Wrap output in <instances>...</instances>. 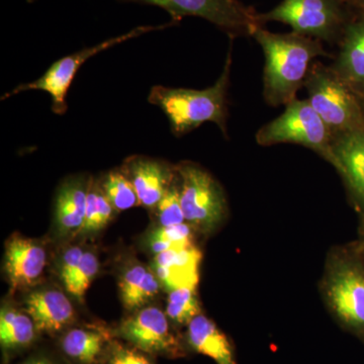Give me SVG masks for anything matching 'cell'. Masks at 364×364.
<instances>
[{
	"label": "cell",
	"mask_w": 364,
	"mask_h": 364,
	"mask_svg": "<svg viewBox=\"0 0 364 364\" xmlns=\"http://www.w3.org/2000/svg\"><path fill=\"white\" fill-rule=\"evenodd\" d=\"M252 37L264 53L263 97L272 107L296 100L313 60L328 55L320 40L294 32L274 33L260 26Z\"/></svg>",
	"instance_id": "1"
},
{
	"label": "cell",
	"mask_w": 364,
	"mask_h": 364,
	"mask_svg": "<svg viewBox=\"0 0 364 364\" xmlns=\"http://www.w3.org/2000/svg\"><path fill=\"white\" fill-rule=\"evenodd\" d=\"M231 48L221 76L210 87L196 90L155 85L151 88L148 102L164 112L173 135H186L210 122L217 124L228 138V90L233 60Z\"/></svg>",
	"instance_id": "2"
},
{
	"label": "cell",
	"mask_w": 364,
	"mask_h": 364,
	"mask_svg": "<svg viewBox=\"0 0 364 364\" xmlns=\"http://www.w3.org/2000/svg\"><path fill=\"white\" fill-rule=\"evenodd\" d=\"M304 86L308 90L309 102L327 124L333 138L364 130V114L358 98L331 66L313 63Z\"/></svg>",
	"instance_id": "3"
},
{
	"label": "cell",
	"mask_w": 364,
	"mask_h": 364,
	"mask_svg": "<svg viewBox=\"0 0 364 364\" xmlns=\"http://www.w3.org/2000/svg\"><path fill=\"white\" fill-rule=\"evenodd\" d=\"M260 146L293 143L315 151L335 164L331 132L313 109L308 100H294L286 105L284 114L264 124L255 135Z\"/></svg>",
	"instance_id": "4"
},
{
	"label": "cell",
	"mask_w": 364,
	"mask_h": 364,
	"mask_svg": "<svg viewBox=\"0 0 364 364\" xmlns=\"http://www.w3.org/2000/svg\"><path fill=\"white\" fill-rule=\"evenodd\" d=\"M346 2L343 0H282L265 14H259L262 25L279 21L293 32L331 43L343 38L348 26Z\"/></svg>",
	"instance_id": "5"
},
{
	"label": "cell",
	"mask_w": 364,
	"mask_h": 364,
	"mask_svg": "<svg viewBox=\"0 0 364 364\" xmlns=\"http://www.w3.org/2000/svg\"><path fill=\"white\" fill-rule=\"evenodd\" d=\"M176 25L177 23L171 21L168 23L160 26H136V28L129 31L128 33H123V35L105 40L100 44L92 46V47L85 48L80 51L68 55V56L63 57V58L59 59L58 61L54 62L37 80L16 86L13 90L6 93L1 97V100L13 97L18 93L23 92V91H45L51 97L53 112L61 116V114H65L67 109H68L66 97L69 88H70L79 69L86 61L95 57L98 53L111 49L114 46L122 44V43L127 42V41L135 39V38L140 37V36L145 35V33L155 32V31L164 30V28Z\"/></svg>",
	"instance_id": "6"
},
{
	"label": "cell",
	"mask_w": 364,
	"mask_h": 364,
	"mask_svg": "<svg viewBox=\"0 0 364 364\" xmlns=\"http://www.w3.org/2000/svg\"><path fill=\"white\" fill-rule=\"evenodd\" d=\"M123 4H139L160 7L178 23L186 16L210 21L227 33L230 39L252 37L260 26L259 14L239 0H117Z\"/></svg>",
	"instance_id": "7"
},
{
	"label": "cell",
	"mask_w": 364,
	"mask_h": 364,
	"mask_svg": "<svg viewBox=\"0 0 364 364\" xmlns=\"http://www.w3.org/2000/svg\"><path fill=\"white\" fill-rule=\"evenodd\" d=\"M181 179V202L186 221L203 231L215 229L224 219L226 198L214 177L191 162L176 167Z\"/></svg>",
	"instance_id": "8"
},
{
	"label": "cell",
	"mask_w": 364,
	"mask_h": 364,
	"mask_svg": "<svg viewBox=\"0 0 364 364\" xmlns=\"http://www.w3.org/2000/svg\"><path fill=\"white\" fill-rule=\"evenodd\" d=\"M168 318L160 309L149 306L124 318L112 330V335L152 358H183L186 354V346L172 331Z\"/></svg>",
	"instance_id": "9"
},
{
	"label": "cell",
	"mask_w": 364,
	"mask_h": 364,
	"mask_svg": "<svg viewBox=\"0 0 364 364\" xmlns=\"http://www.w3.org/2000/svg\"><path fill=\"white\" fill-rule=\"evenodd\" d=\"M328 303L345 325L364 330V270L356 263L335 261L325 284Z\"/></svg>",
	"instance_id": "10"
},
{
	"label": "cell",
	"mask_w": 364,
	"mask_h": 364,
	"mask_svg": "<svg viewBox=\"0 0 364 364\" xmlns=\"http://www.w3.org/2000/svg\"><path fill=\"white\" fill-rule=\"evenodd\" d=\"M47 265V251L39 242L14 234L6 242V272L11 289L33 287Z\"/></svg>",
	"instance_id": "11"
},
{
	"label": "cell",
	"mask_w": 364,
	"mask_h": 364,
	"mask_svg": "<svg viewBox=\"0 0 364 364\" xmlns=\"http://www.w3.org/2000/svg\"><path fill=\"white\" fill-rule=\"evenodd\" d=\"M123 171L131 179L140 205L153 208L173 183L176 169L160 160L133 156L124 163Z\"/></svg>",
	"instance_id": "12"
},
{
	"label": "cell",
	"mask_w": 364,
	"mask_h": 364,
	"mask_svg": "<svg viewBox=\"0 0 364 364\" xmlns=\"http://www.w3.org/2000/svg\"><path fill=\"white\" fill-rule=\"evenodd\" d=\"M26 313L41 334L56 336L75 322V311L65 294L57 289H43L26 296Z\"/></svg>",
	"instance_id": "13"
},
{
	"label": "cell",
	"mask_w": 364,
	"mask_h": 364,
	"mask_svg": "<svg viewBox=\"0 0 364 364\" xmlns=\"http://www.w3.org/2000/svg\"><path fill=\"white\" fill-rule=\"evenodd\" d=\"M202 253L195 245L181 250L158 253L154 259V273L167 291L196 289L200 282Z\"/></svg>",
	"instance_id": "14"
},
{
	"label": "cell",
	"mask_w": 364,
	"mask_h": 364,
	"mask_svg": "<svg viewBox=\"0 0 364 364\" xmlns=\"http://www.w3.org/2000/svg\"><path fill=\"white\" fill-rule=\"evenodd\" d=\"M102 326L70 327L59 335L60 351L72 364H100L105 349L114 339Z\"/></svg>",
	"instance_id": "15"
},
{
	"label": "cell",
	"mask_w": 364,
	"mask_h": 364,
	"mask_svg": "<svg viewBox=\"0 0 364 364\" xmlns=\"http://www.w3.org/2000/svg\"><path fill=\"white\" fill-rule=\"evenodd\" d=\"M92 179L75 176L60 186L55 205L56 225L61 236L78 235L85 219L88 191Z\"/></svg>",
	"instance_id": "16"
},
{
	"label": "cell",
	"mask_w": 364,
	"mask_h": 364,
	"mask_svg": "<svg viewBox=\"0 0 364 364\" xmlns=\"http://www.w3.org/2000/svg\"><path fill=\"white\" fill-rule=\"evenodd\" d=\"M332 150L334 166L343 174L354 196L364 207V130L335 136Z\"/></svg>",
	"instance_id": "17"
},
{
	"label": "cell",
	"mask_w": 364,
	"mask_h": 364,
	"mask_svg": "<svg viewBox=\"0 0 364 364\" xmlns=\"http://www.w3.org/2000/svg\"><path fill=\"white\" fill-rule=\"evenodd\" d=\"M186 342L191 350L212 358L217 364H237L226 334L205 316H196L188 325Z\"/></svg>",
	"instance_id": "18"
},
{
	"label": "cell",
	"mask_w": 364,
	"mask_h": 364,
	"mask_svg": "<svg viewBox=\"0 0 364 364\" xmlns=\"http://www.w3.org/2000/svg\"><path fill=\"white\" fill-rule=\"evenodd\" d=\"M41 333L28 313L2 308L0 313V346L4 361L28 350L38 341Z\"/></svg>",
	"instance_id": "19"
},
{
	"label": "cell",
	"mask_w": 364,
	"mask_h": 364,
	"mask_svg": "<svg viewBox=\"0 0 364 364\" xmlns=\"http://www.w3.org/2000/svg\"><path fill=\"white\" fill-rule=\"evenodd\" d=\"M332 69L352 90H364V18L347 26L341 52Z\"/></svg>",
	"instance_id": "20"
},
{
	"label": "cell",
	"mask_w": 364,
	"mask_h": 364,
	"mask_svg": "<svg viewBox=\"0 0 364 364\" xmlns=\"http://www.w3.org/2000/svg\"><path fill=\"white\" fill-rule=\"evenodd\" d=\"M160 282L155 273L143 265H133L119 279V287L124 308L134 310L154 298L159 291Z\"/></svg>",
	"instance_id": "21"
},
{
	"label": "cell",
	"mask_w": 364,
	"mask_h": 364,
	"mask_svg": "<svg viewBox=\"0 0 364 364\" xmlns=\"http://www.w3.org/2000/svg\"><path fill=\"white\" fill-rule=\"evenodd\" d=\"M100 186L116 212L130 210L140 205L136 189L123 169L109 172L100 182Z\"/></svg>",
	"instance_id": "22"
},
{
	"label": "cell",
	"mask_w": 364,
	"mask_h": 364,
	"mask_svg": "<svg viewBox=\"0 0 364 364\" xmlns=\"http://www.w3.org/2000/svg\"><path fill=\"white\" fill-rule=\"evenodd\" d=\"M196 289H178L170 291L166 315L178 325H186L200 315V308L196 298Z\"/></svg>",
	"instance_id": "23"
},
{
	"label": "cell",
	"mask_w": 364,
	"mask_h": 364,
	"mask_svg": "<svg viewBox=\"0 0 364 364\" xmlns=\"http://www.w3.org/2000/svg\"><path fill=\"white\" fill-rule=\"evenodd\" d=\"M98 269H100V262H98L97 255L95 253L85 251L77 269L74 272L70 282L65 287L67 291L78 301H82L91 282L97 274Z\"/></svg>",
	"instance_id": "24"
},
{
	"label": "cell",
	"mask_w": 364,
	"mask_h": 364,
	"mask_svg": "<svg viewBox=\"0 0 364 364\" xmlns=\"http://www.w3.org/2000/svg\"><path fill=\"white\" fill-rule=\"evenodd\" d=\"M152 356L133 345L114 338L107 345L100 364H154Z\"/></svg>",
	"instance_id": "25"
},
{
	"label": "cell",
	"mask_w": 364,
	"mask_h": 364,
	"mask_svg": "<svg viewBox=\"0 0 364 364\" xmlns=\"http://www.w3.org/2000/svg\"><path fill=\"white\" fill-rule=\"evenodd\" d=\"M157 215L160 226L170 227L183 224L186 221L181 202V188L173 182L158 203Z\"/></svg>",
	"instance_id": "26"
},
{
	"label": "cell",
	"mask_w": 364,
	"mask_h": 364,
	"mask_svg": "<svg viewBox=\"0 0 364 364\" xmlns=\"http://www.w3.org/2000/svg\"><path fill=\"white\" fill-rule=\"evenodd\" d=\"M151 238L171 242L181 249L193 245L191 228L186 223L176 226L160 227L151 235Z\"/></svg>",
	"instance_id": "27"
},
{
	"label": "cell",
	"mask_w": 364,
	"mask_h": 364,
	"mask_svg": "<svg viewBox=\"0 0 364 364\" xmlns=\"http://www.w3.org/2000/svg\"><path fill=\"white\" fill-rule=\"evenodd\" d=\"M83 253H85V250L79 246L68 248L64 253L63 258H62L61 272H60L64 286L66 287L69 284L74 272L77 269Z\"/></svg>",
	"instance_id": "28"
},
{
	"label": "cell",
	"mask_w": 364,
	"mask_h": 364,
	"mask_svg": "<svg viewBox=\"0 0 364 364\" xmlns=\"http://www.w3.org/2000/svg\"><path fill=\"white\" fill-rule=\"evenodd\" d=\"M20 364H62L57 359L45 353V352H38V353L32 354L25 360L21 361Z\"/></svg>",
	"instance_id": "29"
},
{
	"label": "cell",
	"mask_w": 364,
	"mask_h": 364,
	"mask_svg": "<svg viewBox=\"0 0 364 364\" xmlns=\"http://www.w3.org/2000/svg\"><path fill=\"white\" fill-rule=\"evenodd\" d=\"M354 4H358L361 9H364V0H355Z\"/></svg>",
	"instance_id": "30"
},
{
	"label": "cell",
	"mask_w": 364,
	"mask_h": 364,
	"mask_svg": "<svg viewBox=\"0 0 364 364\" xmlns=\"http://www.w3.org/2000/svg\"><path fill=\"white\" fill-rule=\"evenodd\" d=\"M343 1L346 2V4H354L355 0H343Z\"/></svg>",
	"instance_id": "31"
},
{
	"label": "cell",
	"mask_w": 364,
	"mask_h": 364,
	"mask_svg": "<svg viewBox=\"0 0 364 364\" xmlns=\"http://www.w3.org/2000/svg\"><path fill=\"white\" fill-rule=\"evenodd\" d=\"M363 114H364V112H363Z\"/></svg>",
	"instance_id": "32"
}]
</instances>
